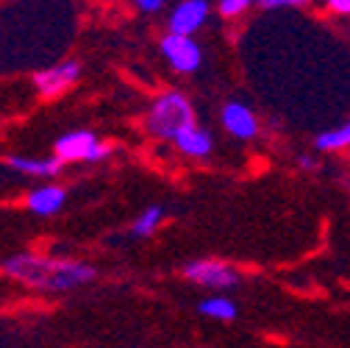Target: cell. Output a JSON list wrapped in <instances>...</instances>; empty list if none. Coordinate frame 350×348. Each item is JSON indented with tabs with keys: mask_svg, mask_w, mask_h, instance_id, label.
<instances>
[{
	"mask_svg": "<svg viewBox=\"0 0 350 348\" xmlns=\"http://www.w3.org/2000/svg\"><path fill=\"white\" fill-rule=\"evenodd\" d=\"M211 6L208 0H181L175 3L170 17H167V34H181V36H195L206 23H208Z\"/></svg>",
	"mask_w": 350,
	"mask_h": 348,
	"instance_id": "cell-7",
	"label": "cell"
},
{
	"mask_svg": "<svg viewBox=\"0 0 350 348\" xmlns=\"http://www.w3.org/2000/svg\"><path fill=\"white\" fill-rule=\"evenodd\" d=\"M6 167H12L14 173H23V176L31 179H53L62 173L64 162H59L56 156L51 159H36V156H6Z\"/></svg>",
	"mask_w": 350,
	"mask_h": 348,
	"instance_id": "cell-11",
	"label": "cell"
},
{
	"mask_svg": "<svg viewBox=\"0 0 350 348\" xmlns=\"http://www.w3.org/2000/svg\"><path fill=\"white\" fill-rule=\"evenodd\" d=\"M159 48H161V56L167 59V64L181 75H192L203 67V48L195 42V36L167 34L159 42Z\"/></svg>",
	"mask_w": 350,
	"mask_h": 348,
	"instance_id": "cell-5",
	"label": "cell"
},
{
	"mask_svg": "<svg viewBox=\"0 0 350 348\" xmlns=\"http://www.w3.org/2000/svg\"><path fill=\"white\" fill-rule=\"evenodd\" d=\"M134 6L139 12H145V14H156V12H161L167 6V0H134Z\"/></svg>",
	"mask_w": 350,
	"mask_h": 348,
	"instance_id": "cell-17",
	"label": "cell"
},
{
	"mask_svg": "<svg viewBox=\"0 0 350 348\" xmlns=\"http://www.w3.org/2000/svg\"><path fill=\"white\" fill-rule=\"evenodd\" d=\"M64 203H67V190L59 184H39L25 195V209L39 217L59 214L64 209Z\"/></svg>",
	"mask_w": 350,
	"mask_h": 348,
	"instance_id": "cell-9",
	"label": "cell"
},
{
	"mask_svg": "<svg viewBox=\"0 0 350 348\" xmlns=\"http://www.w3.org/2000/svg\"><path fill=\"white\" fill-rule=\"evenodd\" d=\"M314 148L317 151H345V148H350V120L339 128H328V132L317 134Z\"/></svg>",
	"mask_w": 350,
	"mask_h": 348,
	"instance_id": "cell-13",
	"label": "cell"
},
{
	"mask_svg": "<svg viewBox=\"0 0 350 348\" xmlns=\"http://www.w3.org/2000/svg\"><path fill=\"white\" fill-rule=\"evenodd\" d=\"M3 273L9 279H17L20 284L36 290V293H70L83 284L98 279V268L90 262H78V259H53L39 256L31 251L14 253L3 262Z\"/></svg>",
	"mask_w": 350,
	"mask_h": 348,
	"instance_id": "cell-1",
	"label": "cell"
},
{
	"mask_svg": "<svg viewBox=\"0 0 350 348\" xmlns=\"http://www.w3.org/2000/svg\"><path fill=\"white\" fill-rule=\"evenodd\" d=\"M161 221H164V206H148L134 221V226H131V234L134 237H150L161 226Z\"/></svg>",
	"mask_w": 350,
	"mask_h": 348,
	"instance_id": "cell-14",
	"label": "cell"
},
{
	"mask_svg": "<svg viewBox=\"0 0 350 348\" xmlns=\"http://www.w3.org/2000/svg\"><path fill=\"white\" fill-rule=\"evenodd\" d=\"M81 78V62L75 59H64L59 64H51L45 70H39L33 75V86L42 98H59L62 92H67L70 86Z\"/></svg>",
	"mask_w": 350,
	"mask_h": 348,
	"instance_id": "cell-6",
	"label": "cell"
},
{
	"mask_svg": "<svg viewBox=\"0 0 350 348\" xmlns=\"http://www.w3.org/2000/svg\"><path fill=\"white\" fill-rule=\"evenodd\" d=\"M195 123V106L192 101L178 92V90H167L153 98L145 114V132L156 140H175L187 125Z\"/></svg>",
	"mask_w": 350,
	"mask_h": 348,
	"instance_id": "cell-2",
	"label": "cell"
},
{
	"mask_svg": "<svg viewBox=\"0 0 350 348\" xmlns=\"http://www.w3.org/2000/svg\"><path fill=\"white\" fill-rule=\"evenodd\" d=\"M312 0H256L258 9H267V12H278V9H303L309 6Z\"/></svg>",
	"mask_w": 350,
	"mask_h": 348,
	"instance_id": "cell-16",
	"label": "cell"
},
{
	"mask_svg": "<svg viewBox=\"0 0 350 348\" xmlns=\"http://www.w3.org/2000/svg\"><path fill=\"white\" fill-rule=\"evenodd\" d=\"M220 123H223L226 132L239 142H247V140H253L258 134V117L242 101H228L223 106V112H220Z\"/></svg>",
	"mask_w": 350,
	"mask_h": 348,
	"instance_id": "cell-8",
	"label": "cell"
},
{
	"mask_svg": "<svg viewBox=\"0 0 350 348\" xmlns=\"http://www.w3.org/2000/svg\"><path fill=\"white\" fill-rule=\"evenodd\" d=\"M198 312L206 315V318H211V321L228 323V321L237 318L239 310H237V303H234L231 298H226V295H211V298H203V301L198 303Z\"/></svg>",
	"mask_w": 350,
	"mask_h": 348,
	"instance_id": "cell-12",
	"label": "cell"
},
{
	"mask_svg": "<svg viewBox=\"0 0 350 348\" xmlns=\"http://www.w3.org/2000/svg\"><path fill=\"white\" fill-rule=\"evenodd\" d=\"M114 153L109 142H100L98 134L78 128V132H67L53 142V156L64 164L70 162H103Z\"/></svg>",
	"mask_w": 350,
	"mask_h": 348,
	"instance_id": "cell-3",
	"label": "cell"
},
{
	"mask_svg": "<svg viewBox=\"0 0 350 348\" xmlns=\"http://www.w3.org/2000/svg\"><path fill=\"white\" fill-rule=\"evenodd\" d=\"M297 164H300L303 170H314V167H317V162H314L312 156H297Z\"/></svg>",
	"mask_w": 350,
	"mask_h": 348,
	"instance_id": "cell-19",
	"label": "cell"
},
{
	"mask_svg": "<svg viewBox=\"0 0 350 348\" xmlns=\"http://www.w3.org/2000/svg\"><path fill=\"white\" fill-rule=\"evenodd\" d=\"M253 3H256V0H217V12H220L223 17H239Z\"/></svg>",
	"mask_w": 350,
	"mask_h": 348,
	"instance_id": "cell-15",
	"label": "cell"
},
{
	"mask_svg": "<svg viewBox=\"0 0 350 348\" xmlns=\"http://www.w3.org/2000/svg\"><path fill=\"white\" fill-rule=\"evenodd\" d=\"M184 276L206 290H217V293H226L234 290L242 276L237 268H231L228 262H220V259H192V262L184 265Z\"/></svg>",
	"mask_w": 350,
	"mask_h": 348,
	"instance_id": "cell-4",
	"label": "cell"
},
{
	"mask_svg": "<svg viewBox=\"0 0 350 348\" xmlns=\"http://www.w3.org/2000/svg\"><path fill=\"white\" fill-rule=\"evenodd\" d=\"M323 3H325V9L334 12V14L350 17V0H323Z\"/></svg>",
	"mask_w": 350,
	"mask_h": 348,
	"instance_id": "cell-18",
	"label": "cell"
},
{
	"mask_svg": "<svg viewBox=\"0 0 350 348\" xmlns=\"http://www.w3.org/2000/svg\"><path fill=\"white\" fill-rule=\"evenodd\" d=\"M172 142H175V148H178L184 156H189V159H206V156H211V151H214V137H211V132H208V128H203V125H198V123L187 125Z\"/></svg>",
	"mask_w": 350,
	"mask_h": 348,
	"instance_id": "cell-10",
	"label": "cell"
}]
</instances>
